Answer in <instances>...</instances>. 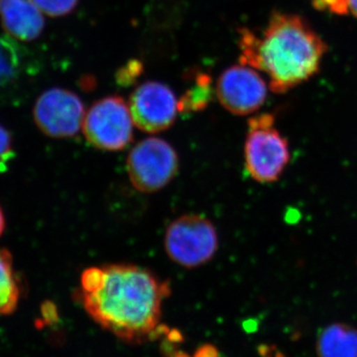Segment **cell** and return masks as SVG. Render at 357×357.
Masks as SVG:
<instances>
[{"label": "cell", "mask_w": 357, "mask_h": 357, "mask_svg": "<svg viewBox=\"0 0 357 357\" xmlns=\"http://www.w3.org/2000/svg\"><path fill=\"white\" fill-rule=\"evenodd\" d=\"M166 357H190L188 354H185V352L182 351H174L170 356Z\"/></svg>", "instance_id": "obj_23"}, {"label": "cell", "mask_w": 357, "mask_h": 357, "mask_svg": "<svg viewBox=\"0 0 357 357\" xmlns=\"http://www.w3.org/2000/svg\"><path fill=\"white\" fill-rule=\"evenodd\" d=\"M167 337H168V340H170V342H172V344H174V342H183L182 333L177 330L169 331Z\"/></svg>", "instance_id": "obj_20"}, {"label": "cell", "mask_w": 357, "mask_h": 357, "mask_svg": "<svg viewBox=\"0 0 357 357\" xmlns=\"http://www.w3.org/2000/svg\"><path fill=\"white\" fill-rule=\"evenodd\" d=\"M349 4V13L357 18V0H347Z\"/></svg>", "instance_id": "obj_21"}, {"label": "cell", "mask_w": 357, "mask_h": 357, "mask_svg": "<svg viewBox=\"0 0 357 357\" xmlns=\"http://www.w3.org/2000/svg\"><path fill=\"white\" fill-rule=\"evenodd\" d=\"M312 6L317 10L335 15L345 16L349 14L347 0H312Z\"/></svg>", "instance_id": "obj_17"}, {"label": "cell", "mask_w": 357, "mask_h": 357, "mask_svg": "<svg viewBox=\"0 0 357 357\" xmlns=\"http://www.w3.org/2000/svg\"><path fill=\"white\" fill-rule=\"evenodd\" d=\"M129 110L134 126L143 132L155 134L173 126L178 112L172 89L160 82H145L131 93Z\"/></svg>", "instance_id": "obj_8"}, {"label": "cell", "mask_w": 357, "mask_h": 357, "mask_svg": "<svg viewBox=\"0 0 357 357\" xmlns=\"http://www.w3.org/2000/svg\"><path fill=\"white\" fill-rule=\"evenodd\" d=\"M211 77L204 72L197 73L194 84L178 100V112H198L206 109L213 98Z\"/></svg>", "instance_id": "obj_13"}, {"label": "cell", "mask_w": 357, "mask_h": 357, "mask_svg": "<svg viewBox=\"0 0 357 357\" xmlns=\"http://www.w3.org/2000/svg\"><path fill=\"white\" fill-rule=\"evenodd\" d=\"M133 126L126 100L121 96H109L89 107L82 129L93 147L105 151H121L132 142Z\"/></svg>", "instance_id": "obj_5"}, {"label": "cell", "mask_w": 357, "mask_h": 357, "mask_svg": "<svg viewBox=\"0 0 357 357\" xmlns=\"http://www.w3.org/2000/svg\"><path fill=\"white\" fill-rule=\"evenodd\" d=\"M13 152V140L10 134L0 126V159H7Z\"/></svg>", "instance_id": "obj_18"}, {"label": "cell", "mask_w": 357, "mask_h": 357, "mask_svg": "<svg viewBox=\"0 0 357 357\" xmlns=\"http://www.w3.org/2000/svg\"><path fill=\"white\" fill-rule=\"evenodd\" d=\"M164 246L167 255L176 264L188 269L202 266L217 253V229L203 215H182L167 229Z\"/></svg>", "instance_id": "obj_4"}, {"label": "cell", "mask_w": 357, "mask_h": 357, "mask_svg": "<svg viewBox=\"0 0 357 357\" xmlns=\"http://www.w3.org/2000/svg\"><path fill=\"white\" fill-rule=\"evenodd\" d=\"M239 62L261 70L270 89L285 93L319 72L328 46L306 20L276 11L261 35L239 30Z\"/></svg>", "instance_id": "obj_2"}, {"label": "cell", "mask_w": 357, "mask_h": 357, "mask_svg": "<svg viewBox=\"0 0 357 357\" xmlns=\"http://www.w3.org/2000/svg\"><path fill=\"white\" fill-rule=\"evenodd\" d=\"M0 21L7 35L23 42L34 41L43 32V13L30 0H0Z\"/></svg>", "instance_id": "obj_10"}, {"label": "cell", "mask_w": 357, "mask_h": 357, "mask_svg": "<svg viewBox=\"0 0 357 357\" xmlns=\"http://www.w3.org/2000/svg\"><path fill=\"white\" fill-rule=\"evenodd\" d=\"M20 295V287L13 271V257L6 249H0V314L14 312Z\"/></svg>", "instance_id": "obj_12"}, {"label": "cell", "mask_w": 357, "mask_h": 357, "mask_svg": "<svg viewBox=\"0 0 357 357\" xmlns=\"http://www.w3.org/2000/svg\"><path fill=\"white\" fill-rule=\"evenodd\" d=\"M22 51L10 36H0V86L16 79L20 73Z\"/></svg>", "instance_id": "obj_14"}, {"label": "cell", "mask_w": 357, "mask_h": 357, "mask_svg": "<svg viewBox=\"0 0 357 357\" xmlns=\"http://www.w3.org/2000/svg\"><path fill=\"white\" fill-rule=\"evenodd\" d=\"M81 299L89 317L128 344L150 340L170 284L132 264L91 267L82 274Z\"/></svg>", "instance_id": "obj_1"}, {"label": "cell", "mask_w": 357, "mask_h": 357, "mask_svg": "<svg viewBox=\"0 0 357 357\" xmlns=\"http://www.w3.org/2000/svg\"><path fill=\"white\" fill-rule=\"evenodd\" d=\"M84 105L69 89L54 88L39 96L33 117L40 130L53 138H70L83 126Z\"/></svg>", "instance_id": "obj_7"}, {"label": "cell", "mask_w": 357, "mask_h": 357, "mask_svg": "<svg viewBox=\"0 0 357 357\" xmlns=\"http://www.w3.org/2000/svg\"><path fill=\"white\" fill-rule=\"evenodd\" d=\"M215 93L220 105L230 114H255L264 105L267 84L257 70L248 65H234L218 77Z\"/></svg>", "instance_id": "obj_9"}, {"label": "cell", "mask_w": 357, "mask_h": 357, "mask_svg": "<svg viewBox=\"0 0 357 357\" xmlns=\"http://www.w3.org/2000/svg\"><path fill=\"white\" fill-rule=\"evenodd\" d=\"M288 140L275 128V117L262 114L248 121L244 161L250 177L262 184L280 178L290 162Z\"/></svg>", "instance_id": "obj_3"}, {"label": "cell", "mask_w": 357, "mask_h": 357, "mask_svg": "<svg viewBox=\"0 0 357 357\" xmlns=\"http://www.w3.org/2000/svg\"><path fill=\"white\" fill-rule=\"evenodd\" d=\"M194 357H220V354L213 345L204 344L199 347Z\"/></svg>", "instance_id": "obj_19"}, {"label": "cell", "mask_w": 357, "mask_h": 357, "mask_svg": "<svg viewBox=\"0 0 357 357\" xmlns=\"http://www.w3.org/2000/svg\"><path fill=\"white\" fill-rule=\"evenodd\" d=\"M126 168L133 187L152 194L164 189L177 175L178 153L166 140L145 138L129 152Z\"/></svg>", "instance_id": "obj_6"}, {"label": "cell", "mask_w": 357, "mask_h": 357, "mask_svg": "<svg viewBox=\"0 0 357 357\" xmlns=\"http://www.w3.org/2000/svg\"><path fill=\"white\" fill-rule=\"evenodd\" d=\"M45 15L63 17L69 15L79 4V0H30Z\"/></svg>", "instance_id": "obj_15"}, {"label": "cell", "mask_w": 357, "mask_h": 357, "mask_svg": "<svg viewBox=\"0 0 357 357\" xmlns=\"http://www.w3.org/2000/svg\"><path fill=\"white\" fill-rule=\"evenodd\" d=\"M317 357H357V330L344 324H333L319 333Z\"/></svg>", "instance_id": "obj_11"}, {"label": "cell", "mask_w": 357, "mask_h": 357, "mask_svg": "<svg viewBox=\"0 0 357 357\" xmlns=\"http://www.w3.org/2000/svg\"><path fill=\"white\" fill-rule=\"evenodd\" d=\"M4 227H6V220H4L3 213L0 210V236L3 234Z\"/></svg>", "instance_id": "obj_22"}, {"label": "cell", "mask_w": 357, "mask_h": 357, "mask_svg": "<svg viewBox=\"0 0 357 357\" xmlns=\"http://www.w3.org/2000/svg\"><path fill=\"white\" fill-rule=\"evenodd\" d=\"M143 64L138 60L129 61L119 69L116 74V82L119 86H129L135 83L136 79L142 75Z\"/></svg>", "instance_id": "obj_16"}]
</instances>
